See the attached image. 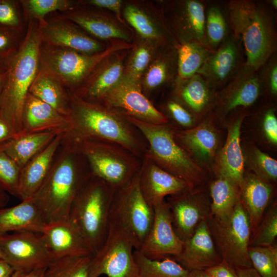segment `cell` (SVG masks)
<instances>
[{
	"label": "cell",
	"mask_w": 277,
	"mask_h": 277,
	"mask_svg": "<svg viewBox=\"0 0 277 277\" xmlns=\"http://www.w3.org/2000/svg\"><path fill=\"white\" fill-rule=\"evenodd\" d=\"M70 107L65 137L73 143L106 141L123 147L142 159L145 145L137 130L118 112L98 102L81 98L69 92Z\"/></svg>",
	"instance_id": "obj_1"
},
{
	"label": "cell",
	"mask_w": 277,
	"mask_h": 277,
	"mask_svg": "<svg viewBox=\"0 0 277 277\" xmlns=\"http://www.w3.org/2000/svg\"><path fill=\"white\" fill-rule=\"evenodd\" d=\"M91 175L85 159L64 133L50 170L32 197L46 223L69 219L76 196Z\"/></svg>",
	"instance_id": "obj_2"
},
{
	"label": "cell",
	"mask_w": 277,
	"mask_h": 277,
	"mask_svg": "<svg viewBox=\"0 0 277 277\" xmlns=\"http://www.w3.org/2000/svg\"><path fill=\"white\" fill-rule=\"evenodd\" d=\"M226 6L230 31L242 42L244 65L258 70L276 53V13L266 1L231 0Z\"/></svg>",
	"instance_id": "obj_3"
},
{
	"label": "cell",
	"mask_w": 277,
	"mask_h": 277,
	"mask_svg": "<svg viewBox=\"0 0 277 277\" xmlns=\"http://www.w3.org/2000/svg\"><path fill=\"white\" fill-rule=\"evenodd\" d=\"M17 52L5 63L6 75L0 97V117L18 135L24 104L39 67L42 42L38 24L29 20Z\"/></svg>",
	"instance_id": "obj_4"
},
{
	"label": "cell",
	"mask_w": 277,
	"mask_h": 277,
	"mask_svg": "<svg viewBox=\"0 0 277 277\" xmlns=\"http://www.w3.org/2000/svg\"><path fill=\"white\" fill-rule=\"evenodd\" d=\"M126 117L147 143L144 156L165 171L185 181L190 189L205 186L209 183L206 170L193 160L175 140L173 126L169 123L153 124Z\"/></svg>",
	"instance_id": "obj_5"
},
{
	"label": "cell",
	"mask_w": 277,
	"mask_h": 277,
	"mask_svg": "<svg viewBox=\"0 0 277 277\" xmlns=\"http://www.w3.org/2000/svg\"><path fill=\"white\" fill-rule=\"evenodd\" d=\"M115 191L104 181L92 174L71 206L69 219L81 233L92 256L106 236Z\"/></svg>",
	"instance_id": "obj_6"
},
{
	"label": "cell",
	"mask_w": 277,
	"mask_h": 277,
	"mask_svg": "<svg viewBox=\"0 0 277 277\" xmlns=\"http://www.w3.org/2000/svg\"><path fill=\"white\" fill-rule=\"evenodd\" d=\"M129 48L130 45L127 44L114 43L102 52L89 54L42 42L38 70L52 76L69 92L74 93L105 58Z\"/></svg>",
	"instance_id": "obj_7"
},
{
	"label": "cell",
	"mask_w": 277,
	"mask_h": 277,
	"mask_svg": "<svg viewBox=\"0 0 277 277\" xmlns=\"http://www.w3.org/2000/svg\"><path fill=\"white\" fill-rule=\"evenodd\" d=\"M70 142L85 159L92 174L115 191L127 184L140 169L142 159L116 143L98 141Z\"/></svg>",
	"instance_id": "obj_8"
},
{
	"label": "cell",
	"mask_w": 277,
	"mask_h": 277,
	"mask_svg": "<svg viewBox=\"0 0 277 277\" xmlns=\"http://www.w3.org/2000/svg\"><path fill=\"white\" fill-rule=\"evenodd\" d=\"M136 249L131 234L120 224L110 220L105 239L91 257V277H139V270L133 252Z\"/></svg>",
	"instance_id": "obj_9"
},
{
	"label": "cell",
	"mask_w": 277,
	"mask_h": 277,
	"mask_svg": "<svg viewBox=\"0 0 277 277\" xmlns=\"http://www.w3.org/2000/svg\"><path fill=\"white\" fill-rule=\"evenodd\" d=\"M206 222L222 260L235 268L252 267L248 253L251 226L240 199L228 220L220 222L210 215Z\"/></svg>",
	"instance_id": "obj_10"
},
{
	"label": "cell",
	"mask_w": 277,
	"mask_h": 277,
	"mask_svg": "<svg viewBox=\"0 0 277 277\" xmlns=\"http://www.w3.org/2000/svg\"><path fill=\"white\" fill-rule=\"evenodd\" d=\"M140 170L125 186L115 191L110 220L123 226L132 235L138 249L153 223V208L144 197L140 187Z\"/></svg>",
	"instance_id": "obj_11"
},
{
	"label": "cell",
	"mask_w": 277,
	"mask_h": 277,
	"mask_svg": "<svg viewBox=\"0 0 277 277\" xmlns=\"http://www.w3.org/2000/svg\"><path fill=\"white\" fill-rule=\"evenodd\" d=\"M3 258L15 272L45 269L54 260L41 233L23 231L0 234Z\"/></svg>",
	"instance_id": "obj_12"
},
{
	"label": "cell",
	"mask_w": 277,
	"mask_h": 277,
	"mask_svg": "<svg viewBox=\"0 0 277 277\" xmlns=\"http://www.w3.org/2000/svg\"><path fill=\"white\" fill-rule=\"evenodd\" d=\"M125 116L153 124H166L169 120L155 107L143 93L141 84L123 77L119 83L97 101Z\"/></svg>",
	"instance_id": "obj_13"
},
{
	"label": "cell",
	"mask_w": 277,
	"mask_h": 277,
	"mask_svg": "<svg viewBox=\"0 0 277 277\" xmlns=\"http://www.w3.org/2000/svg\"><path fill=\"white\" fill-rule=\"evenodd\" d=\"M167 200L173 228L183 242L210 215L211 200L207 186L187 189L169 196Z\"/></svg>",
	"instance_id": "obj_14"
},
{
	"label": "cell",
	"mask_w": 277,
	"mask_h": 277,
	"mask_svg": "<svg viewBox=\"0 0 277 277\" xmlns=\"http://www.w3.org/2000/svg\"><path fill=\"white\" fill-rule=\"evenodd\" d=\"M263 93L258 70L244 65L217 91L216 104L211 113L215 121H222L235 110L247 109Z\"/></svg>",
	"instance_id": "obj_15"
},
{
	"label": "cell",
	"mask_w": 277,
	"mask_h": 277,
	"mask_svg": "<svg viewBox=\"0 0 277 277\" xmlns=\"http://www.w3.org/2000/svg\"><path fill=\"white\" fill-rule=\"evenodd\" d=\"M206 6L207 2L202 0L181 1L169 5L168 28L177 44H197L206 47Z\"/></svg>",
	"instance_id": "obj_16"
},
{
	"label": "cell",
	"mask_w": 277,
	"mask_h": 277,
	"mask_svg": "<svg viewBox=\"0 0 277 277\" xmlns=\"http://www.w3.org/2000/svg\"><path fill=\"white\" fill-rule=\"evenodd\" d=\"M245 62L241 40L230 32L215 50L209 53L197 74L201 75L211 87L218 91L239 72Z\"/></svg>",
	"instance_id": "obj_17"
},
{
	"label": "cell",
	"mask_w": 277,
	"mask_h": 277,
	"mask_svg": "<svg viewBox=\"0 0 277 277\" xmlns=\"http://www.w3.org/2000/svg\"><path fill=\"white\" fill-rule=\"evenodd\" d=\"M211 113L192 128L180 129L173 127L175 140L200 166L206 170L213 167L219 152L220 137Z\"/></svg>",
	"instance_id": "obj_18"
},
{
	"label": "cell",
	"mask_w": 277,
	"mask_h": 277,
	"mask_svg": "<svg viewBox=\"0 0 277 277\" xmlns=\"http://www.w3.org/2000/svg\"><path fill=\"white\" fill-rule=\"evenodd\" d=\"M153 210L152 226L138 250L152 260H160L177 255L182 251L184 242L174 230L166 201L154 207Z\"/></svg>",
	"instance_id": "obj_19"
},
{
	"label": "cell",
	"mask_w": 277,
	"mask_h": 277,
	"mask_svg": "<svg viewBox=\"0 0 277 277\" xmlns=\"http://www.w3.org/2000/svg\"><path fill=\"white\" fill-rule=\"evenodd\" d=\"M230 114L231 118L226 140L217 154L213 169L216 176L225 177L240 186L245 173L244 155L240 143L241 129L248 111L246 108H241Z\"/></svg>",
	"instance_id": "obj_20"
},
{
	"label": "cell",
	"mask_w": 277,
	"mask_h": 277,
	"mask_svg": "<svg viewBox=\"0 0 277 277\" xmlns=\"http://www.w3.org/2000/svg\"><path fill=\"white\" fill-rule=\"evenodd\" d=\"M39 29L42 42L49 45L89 54L106 49L77 25L61 16L46 20V23Z\"/></svg>",
	"instance_id": "obj_21"
},
{
	"label": "cell",
	"mask_w": 277,
	"mask_h": 277,
	"mask_svg": "<svg viewBox=\"0 0 277 277\" xmlns=\"http://www.w3.org/2000/svg\"><path fill=\"white\" fill-rule=\"evenodd\" d=\"M171 258L188 271L205 270L222 261L206 221L201 223L184 242L181 252Z\"/></svg>",
	"instance_id": "obj_22"
},
{
	"label": "cell",
	"mask_w": 277,
	"mask_h": 277,
	"mask_svg": "<svg viewBox=\"0 0 277 277\" xmlns=\"http://www.w3.org/2000/svg\"><path fill=\"white\" fill-rule=\"evenodd\" d=\"M140 187L148 204L153 208L165 201V197L190 189L184 180L165 171L144 156L140 169Z\"/></svg>",
	"instance_id": "obj_23"
},
{
	"label": "cell",
	"mask_w": 277,
	"mask_h": 277,
	"mask_svg": "<svg viewBox=\"0 0 277 277\" xmlns=\"http://www.w3.org/2000/svg\"><path fill=\"white\" fill-rule=\"evenodd\" d=\"M42 234L53 260L92 256L81 233L69 219L46 223Z\"/></svg>",
	"instance_id": "obj_24"
},
{
	"label": "cell",
	"mask_w": 277,
	"mask_h": 277,
	"mask_svg": "<svg viewBox=\"0 0 277 277\" xmlns=\"http://www.w3.org/2000/svg\"><path fill=\"white\" fill-rule=\"evenodd\" d=\"M174 98L182 104L198 121L214 109L217 90L211 87L200 74L185 80L176 78Z\"/></svg>",
	"instance_id": "obj_25"
},
{
	"label": "cell",
	"mask_w": 277,
	"mask_h": 277,
	"mask_svg": "<svg viewBox=\"0 0 277 277\" xmlns=\"http://www.w3.org/2000/svg\"><path fill=\"white\" fill-rule=\"evenodd\" d=\"M67 128V116L30 93H28L22 110L21 131L19 134L47 131L65 133Z\"/></svg>",
	"instance_id": "obj_26"
},
{
	"label": "cell",
	"mask_w": 277,
	"mask_h": 277,
	"mask_svg": "<svg viewBox=\"0 0 277 277\" xmlns=\"http://www.w3.org/2000/svg\"><path fill=\"white\" fill-rule=\"evenodd\" d=\"M64 133L56 136L21 169L17 197L31 198L46 179L61 145Z\"/></svg>",
	"instance_id": "obj_27"
},
{
	"label": "cell",
	"mask_w": 277,
	"mask_h": 277,
	"mask_svg": "<svg viewBox=\"0 0 277 277\" xmlns=\"http://www.w3.org/2000/svg\"><path fill=\"white\" fill-rule=\"evenodd\" d=\"M115 53L102 61L74 93L83 100L97 102L117 85L124 75L123 57Z\"/></svg>",
	"instance_id": "obj_28"
},
{
	"label": "cell",
	"mask_w": 277,
	"mask_h": 277,
	"mask_svg": "<svg viewBox=\"0 0 277 277\" xmlns=\"http://www.w3.org/2000/svg\"><path fill=\"white\" fill-rule=\"evenodd\" d=\"M61 16L73 22L93 38L125 41L131 38V34L122 23L101 12L76 7Z\"/></svg>",
	"instance_id": "obj_29"
},
{
	"label": "cell",
	"mask_w": 277,
	"mask_h": 277,
	"mask_svg": "<svg viewBox=\"0 0 277 277\" xmlns=\"http://www.w3.org/2000/svg\"><path fill=\"white\" fill-rule=\"evenodd\" d=\"M239 188L240 201L249 216L252 234L271 202L274 187L254 173L248 172L244 173Z\"/></svg>",
	"instance_id": "obj_30"
},
{
	"label": "cell",
	"mask_w": 277,
	"mask_h": 277,
	"mask_svg": "<svg viewBox=\"0 0 277 277\" xmlns=\"http://www.w3.org/2000/svg\"><path fill=\"white\" fill-rule=\"evenodd\" d=\"M46 223L32 198L0 209V234L28 231L42 233Z\"/></svg>",
	"instance_id": "obj_31"
},
{
	"label": "cell",
	"mask_w": 277,
	"mask_h": 277,
	"mask_svg": "<svg viewBox=\"0 0 277 277\" xmlns=\"http://www.w3.org/2000/svg\"><path fill=\"white\" fill-rule=\"evenodd\" d=\"M60 133L47 131L19 134L0 148L21 169Z\"/></svg>",
	"instance_id": "obj_32"
},
{
	"label": "cell",
	"mask_w": 277,
	"mask_h": 277,
	"mask_svg": "<svg viewBox=\"0 0 277 277\" xmlns=\"http://www.w3.org/2000/svg\"><path fill=\"white\" fill-rule=\"evenodd\" d=\"M208 191L210 216L220 222L227 221L239 200V186L225 177L216 176L209 183Z\"/></svg>",
	"instance_id": "obj_33"
},
{
	"label": "cell",
	"mask_w": 277,
	"mask_h": 277,
	"mask_svg": "<svg viewBox=\"0 0 277 277\" xmlns=\"http://www.w3.org/2000/svg\"><path fill=\"white\" fill-rule=\"evenodd\" d=\"M29 93L67 117L70 107L68 91L52 76L38 70Z\"/></svg>",
	"instance_id": "obj_34"
},
{
	"label": "cell",
	"mask_w": 277,
	"mask_h": 277,
	"mask_svg": "<svg viewBox=\"0 0 277 277\" xmlns=\"http://www.w3.org/2000/svg\"><path fill=\"white\" fill-rule=\"evenodd\" d=\"M142 88L146 94L177 77V53L175 46L166 47L152 61L145 71Z\"/></svg>",
	"instance_id": "obj_35"
},
{
	"label": "cell",
	"mask_w": 277,
	"mask_h": 277,
	"mask_svg": "<svg viewBox=\"0 0 277 277\" xmlns=\"http://www.w3.org/2000/svg\"><path fill=\"white\" fill-rule=\"evenodd\" d=\"M124 15L127 21L144 38L155 41L165 46H175L169 43V37L174 38L168 28L158 26L138 7L127 5L124 9Z\"/></svg>",
	"instance_id": "obj_36"
},
{
	"label": "cell",
	"mask_w": 277,
	"mask_h": 277,
	"mask_svg": "<svg viewBox=\"0 0 277 277\" xmlns=\"http://www.w3.org/2000/svg\"><path fill=\"white\" fill-rule=\"evenodd\" d=\"M139 270V277H188L189 271L171 258L152 260L138 250L133 252Z\"/></svg>",
	"instance_id": "obj_37"
},
{
	"label": "cell",
	"mask_w": 277,
	"mask_h": 277,
	"mask_svg": "<svg viewBox=\"0 0 277 277\" xmlns=\"http://www.w3.org/2000/svg\"><path fill=\"white\" fill-rule=\"evenodd\" d=\"M225 14L222 7L217 4L208 5L207 3L205 44L210 52L215 50L231 32L228 16Z\"/></svg>",
	"instance_id": "obj_38"
},
{
	"label": "cell",
	"mask_w": 277,
	"mask_h": 277,
	"mask_svg": "<svg viewBox=\"0 0 277 277\" xmlns=\"http://www.w3.org/2000/svg\"><path fill=\"white\" fill-rule=\"evenodd\" d=\"M177 78H188L197 73L210 52L197 44H176Z\"/></svg>",
	"instance_id": "obj_39"
},
{
	"label": "cell",
	"mask_w": 277,
	"mask_h": 277,
	"mask_svg": "<svg viewBox=\"0 0 277 277\" xmlns=\"http://www.w3.org/2000/svg\"><path fill=\"white\" fill-rule=\"evenodd\" d=\"M158 44H160L155 41L147 39L141 41L134 47L130 56L124 69L123 77L141 84L143 73L151 64V60H153Z\"/></svg>",
	"instance_id": "obj_40"
},
{
	"label": "cell",
	"mask_w": 277,
	"mask_h": 277,
	"mask_svg": "<svg viewBox=\"0 0 277 277\" xmlns=\"http://www.w3.org/2000/svg\"><path fill=\"white\" fill-rule=\"evenodd\" d=\"M28 21H36L41 27L46 23V15L56 11H70L80 3L71 0H24L19 1Z\"/></svg>",
	"instance_id": "obj_41"
},
{
	"label": "cell",
	"mask_w": 277,
	"mask_h": 277,
	"mask_svg": "<svg viewBox=\"0 0 277 277\" xmlns=\"http://www.w3.org/2000/svg\"><path fill=\"white\" fill-rule=\"evenodd\" d=\"M91 257L69 256L54 260L46 269L44 277H91Z\"/></svg>",
	"instance_id": "obj_42"
},
{
	"label": "cell",
	"mask_w": 277,
	"mask_h": 277,
	"mask_svg": "<svg viewBox=\"0 0 277 277\" xmlns=\"http://www.w3.org/2000/svg\"><path fill=\"white\" fill-rule=\"evenodd\" d=\"M248 256L252 267L262 277H277V246H249Z\"/></svg>",
	"instance_id": "obj_43"
},
{
	"label": "cell",
	"mask_w": 277,
	"mask_h": 277,
	"mask_svg": "<svg viewBox=\"0 0 277 277\" xmlns=\"http://www.w3.org/2000/svg\"><path fill=\"white\" fill-rule=\"evenodd\" d=\"M277 236V205L274 202L265 212L255 231L249 246H268L275 244Z\"/></svg>",
	"instance_id": "obj_44"
},
{
	"label": "cell",
	"mask_w": 277,
	"mask_h": 277,
	"mask_svg": "<svg viewBox=\"0 0 277 277\" xmlns=\"http://www.w3.org/2000/svg\"><path fill=\"white\" fill-rule=\"evenodd\" d=\"M247 159L250 168L257 176L271 184L276 182V160L255 147L249 151Z\"/></svg>",
	"instance_id": "obj_45"
},
{
	"label": "cell",
	"mask_w": 277,
	"mask_h": 277,
	"mask_svg": "<svg viewBox=\"0 0 277 277\" xmlns=\"http://www.w3.org/2000/svg\"><path fill=\"white\" fill-rule=\"evenodd\" d=\"M21 168L0 148V189L17 197Z\"/></svg>",
	"instance_id": "obj_46"
},
{
	"label": "cell",
	"mask_w": 277,
	"mask_h": 277,
	"mask_svg": "<svg viewBox=\"0 0 277 277\" xmlns=\"http://www.w3.org/2000/svg\"><path fill=\"white\" fill-rule=\"evenodd\" d=\"M21 5L19 1L0 0V27L22 32Z\"/></svg>",
	"instance_id": "obj_47"
},
{
	"label": "cell",
	"mask_w": 277,
	"mask_h": 277,
	"mask_svg": "<svg viewBox=\"0 0 277 277\" xmlns=\"http://www.w3.org/2000/svg\"><path fill=\"white\" fill-rule=\"evenodd\" d=\"M165 110L168 118L170 117L183 129L192 128L199 123V121L174 97L166 103Z\"/></svg>",
	"instance_id": "obj_48"
},
{
	"label": "cell",
	"mask_w": 277,
	"mask_h": 277,
	"mask_svg": "<svg viewBox=\"0 0 277 277\" xmlns=\"http://www.w3.org/2000/svg\"><path fill=\"white\" fill-rule=\"evenodd\" d=\"M264 93L275 100L277 96V54H274L259 70Z\"/></svg>",
	"instance_id": "obj_49"
},
{
	"label": "cell",
	"mask_w": 277,
	"mask_h": 277,
	"mask_svg": "<svg viewBox=\"0 0 277 277\" xmlns=\"http://www.w3.org/2000/svg\"><path fill=\"white\" fill-rule=\"evenodd\" d=\"M22 32L0 27V61L5 63L18 50L22 41Z\"/></svg>",
	"instance_id": "obj_50"
},
{
	"label": "cell",
	"mask_w": 277,
	"mask_h": 277,
	"mask_svg": "<svg viewBox=\"0 0 277 277\" xmlns=\"http://www.w3.org/2000/svg\"><path fill=\"white\" fill-rule=\"evenodd\" d=\"M274 106L265 107L260 112L262 130L266 140L270 144H277V118Z\"/></svg>",
	"instance_id": "obj_51"
},
{
	"label": "cell",
	"mask_w": 277,
	"mask_h": 277,
	"mask_svg": "<svg viewBox=\"0 0 277 277\" xmlns=\"http://www.w3.org/2000/svg\"><path fill=\"white\" fill-rule=\"evenodd\" d=\"M204 270L210 277H238L235 268L223 260Z\"/></svg>",
	"instance_id": "obj_52"
},
{
	"label": "cell",
	"mask_w": 277,
	"mask_h": 277,
	"mask_svg": "<svg viewBox=\"0 0 277 277\" xmlns=\"http://www.w3.org/2000/svg\"><path fill=\"white\" fill-rule=\"evenodd\" d=\"M97 8L108 9L114 12L117 19L122 23L121 17V11L122 2L120 0H90L84 2Z\"/></svg>",
	"instance_id": "obj_53"
},
{
	"label": "cell",
	"mask_w": 277,
	"mask_h": 277,
	"mask_svg": "<svg viewBox=\"0 0 277 277\" xmlns=\"http://www.w3.org/2000/svg\"><path fill=\"white\" fill-rule=\"evenodd\" d=\"M16 135L13 129L0 117V146Z\"/></svg>",
	"instance_id": "obj_54"
},
{
	"label": "cell",
	"mask_w": 277,
	"mask_h": 277,
	"mask_svg": "<svg viewBox=\"0 0 277 277\" xmlns=\"http://www.w3.org/2000/svg\"><path fill=\"white\" fill-rule=\"evenodd\" d=\"M15 272L5 260L0 258V277H12Z\"/></svg>",
	"instance_id": "obj_55"
},
{
	"label": "cell",
	"mask_w": 277,
	"mask_h": 277,
	"mask_svg": "<svg viewBox=\"0 0 277 277\" xmlns=\"http://www.w3.org/2000/svg\"><path fill=\"white\" fill-rule=\"evenodd\" d=\"M238 277H262L252 267L236 268Z\"/></svg>",
	"instance_id": "obj_56"
},
{
	"label": "cell",
	"mask_w": 277,
	"mask_h": 277,
	"mask_svg": "<svg viewBox=\"0 0 277 277\" xmlns=\"http://www.w3.org/2000/svg\"><path fill=\"white\" fill-rule=\"evenodd\" d=\"M46 269H38L23 273L15 272L12 277H44Z\"/></svg>",
	"instance_id": "obj_57"
},
{
	"label": "cell",
	"mask_w": 277,
	"mask_h": 277,
	"mask_svg": "<svg viewBox=\"0 0 277 277\" xmlns=\"http://www.w3.org/2000/svg\"><path fill=\"white\" fill-rule=\"evenodd\" d=\"M9 200V194L0 189V209L5 207Z\"/></svg>",
	"instance_id": "obj_58"
},
{
	"label": "cell",
	"mask_w": 277,
	"mask_h": 277,
	"mask_svg": "<svg viewBox=\"0 0 277 277\" xmlns=\"http://www.w3.org/2000/svg\"><path fill=\"white\" fill-rule=\"evenodd\" d=\"M188 277H210L204 270H193L189 271Z\"/></svg>",
	"instance_id": "obj_59"
},
{
	"label": "cell",
	"mask_w": 277,
	"mask_h": 277,
	"mask_svg": "<svg viewBox=\"0 0 277 277\" xmlns=\"http://www.w3.org/2000/svg\"><path fill=\"white\" fill-rule=\"evenodd\" d=\"M6 75V67L0 71V97L4 85V80Z\"/></svg>",
	"instance_id": "obj_60"
},
{
	"label": "cell",
	"mask_w": 277,
	"mask_h": 277,
	"mask_svg": "<svg viewBox=\"0 0 277 277\" xmlns=\"http://www.w3.org/2000/svg\"><path fill=\"white\" fill-rule=\"evenodd\" d=\"M266 2L269 7L276 13L277 10V1L276 0H267Z\"/></svg>",
	"instance_id": "obj_61"
},
{
	"label": "cell",
	"mask_w": 277,
	"mask_h": 277,
	"mask_svg": "<svg viewBox=\"0 0 277 277\" xmlns=\"http://www.w3.org/2000/svg\"><path fill=\"white\" fill-rule=\"evenodd\" d=\"M5 68V64L3 62L0 61V71Z\"/></svg>",
	"instance_id": "obj_62"
},
{
	"label": "cell",
	"mask_w": 277,
	"mask_h": 277,
	"mask_svg": "<svg viewBox=\"0 0 277 277\" xmlns=\"http://www.w3.org/2000/svg\"><path fill=\"white\" fill-rule=\"evenodd\" d=\"M0 258H3V255H2V252L1 251V250H0Z\"/></svg>",
	"instance_id": "obj_63"
}]
</instances>
